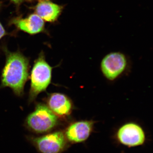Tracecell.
<instances>
[{
    "instance_id": "3957f363",
    "label": "cell",
    "mask_w": 153,
    "mask_h": 153,
    "mask_svg": "<svg viewBox=\"0 0 153 153\" xmlns=\"http://www.w3.org/2000/svg\"><path fill=\"white\" fill-rule=\"evenodd\" d=\"M57 123V115L48 106L40 103L36 105L35 110L26 120L28 128L38 134L50 131Z\"/></svg>"
},
{
    "instance_id": "4fadbf2b",
    "label": "cell",
    "mask_w": 153,
    "mask_h": 153,
    "mask_svg": "<svg viewBox=\"0 0 153 153\" xmlns=\"http://www.w3.org/2000/svg\"><path fill=\"white\" fill-rule=\"evenodd\" d=\"M39 1V2L41 1H49V0H38Z\"/></svg>"
},
{
    "instance_id": "8992f818",
    "label": "cell",
    "mask_w": 153,
    "mask_h": 153,
    "mask_svg": "<svg viewBox=\"0 0 153 153\" xmlns=\"http://www.w3.org/2000/svg\"><path fill=\"white\" fill-rule=\"evenodd\" d=\"M127 65L126 56L120 52L107 55L101 63L102 73L107 79L114 80L125 70Z\"/></svg>"
},
{
    "instance_id": "6da1fadb",
    "label": "cell",
    "mask_w": 153,
    "mask_h": 153,
    "mask_svg": "<svg viewBox=\"0 0 153 153\" xmlns=\"http://www.w3.org/2000/svg\"><path fill=\"white\" fill-rule=\"evenodd\" d=\"M3 50L6 60L2 72L1 88H10L16 95L22 97L29 78L30 61L19 51L10 52L5 47Z\"/></svg>"
},
{
    "instance_id": "7a4b0ae2",
    "label": "cell",
    "mask_w": 153,
    "mask_h": 153,
    "mask_svg": "<svg viewBox=\"0 0 153 153\" xmlns=\"http://www.w3.org/2000/svg\"><path fill=\"white\" fill-rule=\"evenodd\" d=\"M52 68L46 61L44 52H41L35 61L31 71L30 103L35 101L38 94L45 91L51 83Z\"/></svg>"
},
{
    "instance_id": "9c48e42d",
    "label": "cell",
    "mask_w": 153,
    "mask_h": 153,
    "mask_svg": "<svg viewBox=\"0 0 153 153\" xmlns=\"http://www.w3.org/2000/svg\"><path fill=\"white\" fill-rule=\"evenodd\" d=\"M13 23L19 30L31 35H35L43 32L44 29V22L36 14L30 15L25 19H16Z\"/></svg>"
},
{
    "instance_id": "52a82bcc",
    "label": "cell",
    "mask_w": 153,
    "mask_h": 153,
    "mask_svg": "<svg viewBox=\"0 0 153 153\" xmlns=\"http://www.w3.org/2000/svg\"><path fill=\"white\" fill-rule=\"evenodd\" d=\"M93 124L92 121H81L71 124L64 133L66 140L74 143L85 141L92 131Z\"/></svg>"
},
{
    "instance_id": "5b68a950",
    "label": "cell",
    "mask_w": 153,
    "mask_h": 153,
    "mask_svg": "<svg viewBox=\"0 0 153 153\" xmlns=\"http://www.w3.org/2000/svg\"><path fill=\"white\" fill-rule=\"evenodd\" d=\"M117 137L120 143L129 147L142 146L146 139L143 129L134 123H129L121 127Z\"/></svg>"
},
{
    "instance_id": "ba28073f",
    "label": "cell",
    "mask_w": 153,
    "mask_h": 153,
    "mask_svg": "<svg viewBox=\"0 0 153 153\" xmlns=\"http://www.w3.org/2000/svg\"><path fill=\"white\" fill-rule=\"evenodd\" d=\"M47 102L48 107L56 115L65 116L71 112V102L66 95L62 94H52L47 99Z\"/></svg>"
},
{
    "instance_id": "8fae6325",
    "label": "cell",
    "mask_w": 153,
    "mask_h": 153,
    "mask_svg": "<svg viewBox=\"0 0 153 153\" xmlns=\"http://www.w3.org/2000/svg\"><path fill=\"white\" fill-rule=\"evenodd\" d=\"M6 34V31L4 28L3 27L1 24L0 23V40H1L4 36H5Z\"/></svg>"
},
{
    "instance_id": "7c38bea8",
    "label": "cell",
    "mask_w": 153,
    "mask_h": 153,
    "mask_svg": "<svg viewBox=\"0 0 153 153\" xmlns=\"http://www.w3.org/2000/svg\"><path fill=\"white\" fill-rule=\"evenodd\" d=\"M16 4H19L25 1H30L31 0H11Z\"/></svg>"
},
{
    "instance_id": "30bf717a",
    "label": "cell",
    "mask_w": 153,
    "mask_h": 153,
    "mask_svg": "<svg viewBox=\"0 0 153 153\" xmlns=\"http://www.w3.org/2000/svg\"><path fill=\"white\" fill-rule=\"evenodd\" d=\"M62 10L61 6L49 1L39 2L35 8L36 14L44 21L49 22L57 21Z\"/></svg>"
},
{
    "instance_id": "277c9868",
    "label": "cell",
    "mask_w": 153,
    "mask_h": 153,
    "mask_svg": "<svg viewBox=\"0 0 153 153\" xmlns=\"http://www.w3.org/2000/svg\"><path fill=\"white\" fill-rule=\"evenodd\" d=\"M32 141L41 153H61L66 145L65 134L60 131L33 138Z\"/></svg>"
}]
</instances>
